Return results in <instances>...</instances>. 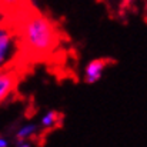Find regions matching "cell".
Returning <instances> with one entry per match:
<instances>
[{
	"label": "cell",
	"instance_id": "6da1fadb",
	"mask_svg": "<svg viewBox=\"0 0 147 147\" xmlns=\"http://www.w3.org/2000/svg\"><path fill=\"white\" fill-rule=\"evenodd\" d=\"M27 61L46 60L60 47V27L46 14L27 6L11 16Z\"/></svg>",
	"mask_w": 147,
	"mask_h": 147
},
{
	"label": "cell",
	"instance_id": "7a4b0ae2",
	"mask_svg": "<svg viewBox=\"0 0 147 147\" xmlns=\"http://www.w3.org/2000/svg\"><path fill=\"white\" fill-rule=\"evenodd\" d=\"M27 59L11 16L0 14V71L19 70L26 67Z\"/></svg>",
	"mask_w": 147,
	"mask_h": 147
},
{
	"label": "cell",
	"instance_id": "3957f363",
	"mask_svg": "<svg viewBox=\"0 0 147 147\" xmlns=\"http://www.w3.org/2000/svg\"><path fill=\"white\" fill-rule=\"evenodd\" d=\"M20 80L19 70H3L0 71V104L7 101L16 93Z\"/></svg>",
	"mask_w": 147,
	"mask_h": 147
},
{
	"label": "cell",
	"instance_id": "277c9868",
	"mask_svg": "<svg viewBox=\"0 0 147 147\" xmlns=\"http://www.w3.org/2000/svg\"><path fill=\"white\" fill-rule=\"evenodd\" d=\"M109 60L107 59H94L92 60L86 69H84V79L87 83H97L98 80L101 79L103 73L106 71L107 66H109Z\"/></svg>",
	"mask_w": 147,
	"mask_h": 147
},
{
	"label": "cell",
	"instance_id": "5b68a950",
	"mask_svg": "<svg viewBox=\"0 0 147 147\" xmlns=\"http://www.w3.org/2000/svg\"><path fill=\"white\" fill-rule=\"evenodd\" d=\"M29 4V0H0V13L13 16L23 9H26Z\"/></svg>",
	"mask_w": 147,
	"mask_h": 147
},
{
	"label": "cell",
	"instance_id": "8992f818",
	"mask_svg": "<svg viewBox=\"0 0 147 147\" xmlns=\"http://www.w3.org/2000/svg\"><path fill=\"white\" fill-rule=\"evenodd\" d=\"M61 123V114L57 111H47L42 116L40 120V127H43L45 130H51L54 127H57Z\"/></svg>",
	"mask_w": 147,
	"mask_h": 147
},
{
	"label": "cell",
	"instance_id": "52a82bcc",
	"mask_svg": "<svg viewBox=\"0 0 147 147\" xmlns=\"http://www.w3.org/2000/svg\"><path fill=\"white\" fill-rule=\"evenodd\" d=\"M39 133V126L34 123H27L22 126L16 133V140H33Z\"/></svg>",
	"mask_w": 147,
	"mask_h": 147
},
{
	"label": "cell",
	"instance_id": "ba28073f",
	"mask_svg": "<svg viewBox=\"0 0 147 147\" xmlns=\"http://www.w3.org/2000/svg\"><path fill=\"white\" fill-rule=\"evenodd\" d=\"M7 146H9L7 139H6V137H3V136H0V147H7Z\"/></svg>",
	"mask_w": 147,
	"mask_h": 147
},
{
	"label": "cell",
	"instance_id": "9c48e42d",
	"mask_svg": "<svg viewBox=\"0 0 147 147\" xmlns=\"http://www.w3.org/2000/svg\"><path fill=\"white\" fill-rule=\"evenodd\" d=\"M126 1H133V0H126Z\"/></svg>",
	"mask_w": 147,
	"mask_h": 147
},
{
	"label": "cell",
	"instance_id": "30bf717a",
	"mask_svg": "<svg viewBox=\"0 0 147 147\" xmlns=\"http://www.w3.org/2000/svg\"><path fill=\"white\" fill-rule=\"evenodd\" d=\"M0 14H1V13H0Z\"/></svg>",
	"mask_w": 147,
	"mask_h": 147
}]
</instances>
